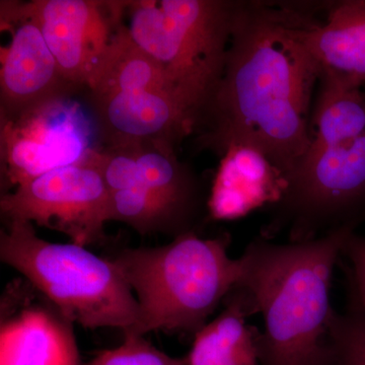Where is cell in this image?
Instances as JSON below:
<instances>
[{
    "mask_svg": "<svg viewBox=\"0 0 365 365\" xmlns=\"http://www.w3.org/2000/svg\"><path fill=\"white\" fill-rule=\"evenodd\" d=\"M316 23L295 9L237 2L225 71L199 124L222 153L244 143L289 179L311 144L309 112L318 67L304 42Z\"/></svg>",
    "mask_w": 365,
    "mask_h": 365,
    "instance_id": "6da1fadb",
    "label": "cell"
},
{
    "mask_svg": "<svg viewBox=\"0 0 365 365\" xmlns=\"http://www.w3.org/2000/svg\"><path fill=\"white\" fill-rule=\"evenodd\" d=\"M354 225L309 241L275 244L262 237L240 257L235 289L261 314L260 365H332L329 321L336 263Z\"/></svg>",
    "mask_w": 365,
    "mask_h": 365,
    "instance_id": "7a4b0ae2",
    "label": "cell"
},
{
    "mask_svg": "<svg viewBox=\"0 0 365 365\" xmlns=\"http://www.w3.org/2000/svg\"><path fill=\"white\" fill-rule=\"evenodd\" d=\"M230 239L182 232L165 246L126 249L112 259L139 306L138 321L124 334L198 332L241 278L240 258L227 253Z\"/></svg>",
    "mask_w": 365,
    "mask_h": 365,
    "instance_id": "3957f363",
    "label": "cell"
},
{
    "mask_svg": "<svg viewBox=\"0 0 365 365\" xmlns=\"http://www.w3.org/2000/svg\"><path fill=\"white\" fill-rule=\"evenodd\" d=\"M0 259L71 323L127 332L138 321V302L116 264L86 247L46 241L33 223L11 220L0 234Z\"/></svg>",
    "mask_w": 365,
    "mask_h": 365,
    "instance_id": "277c9868",
    "label": "cell"
},
{
    "mask_svg": "<svg viewBox=\"0 0 365 365\" xmlns=\"http://www.w3.org/2000/svg\"><path fill=\"white\" fill-rule=\"evenodd\" d=\"M237 2L128 1L134 43L160 66L199 125L225 71Z\"/></svg>",
    "mask_w": 365,
    "mask_h": 365,
    "instance_id": "5b68a950",
    "label": "cell"
},
{
    "mask_svg": "<svg viewBox=\"0 0 365 365\" xmlns=\"http://www.w3.org/2000/svg\"><path fill=\"white\" fill-rule=\"evenodd\" d=\"M86 93L103 148H176L196 127L160 66L134 43L125 26Z\"/></svg>",
    "mask_w": 365,
    "mask_h": 365,
    "instance_id": "8992f818",
    "label": "cell"
},
{
    "mask_svg": "<svg viewBox=\"0 0 365 365\" xmlns=\"http://www.w3.org/2000/svg\"><path fill=\"white\" fill-rule=\"evenodd\" d=\"M282 202L294 213L292 242L321 237L365 218V134L309 150L290 175Z\"/></svg>",
    "mask_w": 365,
    "mask_h": 365,
    "instance_id": "52a82bcc",
    "label": "cell"
},
{
    "mask_svg": "<svg viewBox=\"0 0 365 365\" xmlns=\"http://www.w3.org/2000/svg\"><path fill=\"white\" fill-rule=\"evenodd\" d=\"M98 148L81 162L50 170L6 192L0 210L6 222L37 223L83 247L100 241L105 223L110 222V201L96 155Z\"/></svg>",
    "mask_w": 365,
    "mask_h": 365,
    "instance_id": "ba28073f",
    "label": "cell"
},
{
    "mask_svg": "<svg viewBox=\"0 0 365 365\" xmlns=\"http://www.w3.org/2000/svg\"><path fill=\"white\" fill-rule=\"evenodd\" d=\"M128 1L34 0L18 2L39 26L64 78L79 91L95 83L123 26Z\"/></svg>",
    "mask_w": 365,
    "mask_h": 365,
    "instance_id": "9c48e42d",
    "label": "cell"
},
{
    "mask_svg": "<svg viewBox=\"0 0 365 365\" xmlns=\"http://www.w3.org/2000/svg\"><path fill=\"white\" fill-rule=\"evenodd\" d=\"M95 131V121L72 98L0 124L2 179L16 188L50 170L81 162L98 148L91 143Z\"/></svg>",
    "mask_w": 365,
    "mask_h": 365,
    "instance_id": "30bf717a",
    "label": "cell"
},
{
    "mask_svg": "<svg viewBox=\"0 0 365 365\" xmlns=\"http://www.w3.org/2000/svg\"><path fill=\"white\" fill-rule=\"evenodd\" d=\"M1 30L11 32L1 48L0 124L79 93L62 74L39 26L26 16L16 1H1Z\"/></svg>",
    "mask_w": 365,
    "mask_h": 365,
    "instance_id": "8fae6325",
    "label": "cell"
},
{
    "mask_svg": "<svg viewBox=\"0 0 365 365\" xmlns=\"http://www.w3.org/2000/svg\"><path fill=\"white\" fill-rule=\"evenodd\" d=\"M289 182L265 153L244 143L230 144L211 191L209 210L215 220H237L267 204L281 203Z\"/></svg>",
    "mask_w": 365,
    "mask_h": 365,
    "instance_id": "7c38bea8",
    "label": "cell"
},
{
    "mask_svg": "<svg viewBox=\"0 0 365 365\" xmlns=\"http://www.w3.org/2000/svg\"><path fill=\"white\" fill-rule=\"evenodd\" d=\"M304 42L322 83L360 90L365 83V0L332 6L325 23L304 31Z\"/></svg>",
    "mask_w": 365,
    "mask_h": 365,
    "instance_id": "4fadbf2b",
    "label": "cell"
},
{
    "mask_svg": "<svg viewBox=\"0 0 365 365\" xmlns=\"http://www.w3.org/2000/svg\"><path fill=\"white\" fill-rule=\"evenodd\" d=\"M96 155L109 192L110 220L126 223L141 235L189 232L186 220L139 178L126 148L101 146Z\"/></svg>",
    "mask_w": 365,
    "mask_h": 365,
    "instance_id": "5bb4252c",
    "label": "cell"
},
{
    "mask_svg": "<svg viewBox=\"0 0 365 365\" xmlns=\"http://www.w3.org/2000/svg\"><path fill=\"white\" fill-rule=\"evenodd\" d=\"M69 323L41 309L23 312L2 327L0 365H81Z\"/></svg>",
    "mask_w": 365,
    "mask_h": 365,
    "instance_id": "9a60e30c",
    "label": "cell"
},
{
    "mask_svg": "<svg viewBox=\"0 0 365 365\" xmlns=\"http://www.w3.org/2000/svg\"><path fill=\"white\" fill-rule=\"evenodd\" d=\"M225 309L195 334L187 365H260V331L247 324L252 316L245 295L234 289Z\"/></svg>",
    "mask_w": 365,
    "mask_h": 365,
    "instance_id": "2e32d148",
    "label": "cell"
},
{
    "mask_svg": "<svg viewBox=\"0 0 365 365\" xmlns=\"http://www.w3.org/2000/svg\"><path fill=\"white\" fill-rule=\"evenodd\" d=\"M364 134L365 95L361 90L322 83L309 129V150L327 148Z\"/></svg>",
    "mask_w": 365,
    "mask_h": 365,
    "instance_id": "e0dca14e",
    "label": "cell"
},
{
    "mask_svg": "<svg viewBox=\"0 0 365 365\" xmlns=\"http://www.w3.org/2000/svg\"><path fill=\"white\" fill-rule=\"evenodd\" d=\"M332 365H365V313L334 309L329 321Z\"/></svg>",
    "mask_w": 365,
    "mask_h": 365,
    "instance_id": "ac0fdd59",
    "label": "cell"
},
{
    "mask_svg": "<svg viewBox=\"0 0 365 365\" xmlns=\"http://www.w3.org/2000/svg\"><path fill=\"white\" fill-rule=\"evenodd\" d=\"M81 365H187L186 360L165 354L144 339L143 336L125 334L124 342L106 350Z\"/></svg>",
    "mask_w": 365,
    "mask_h": 365,
    "instance_id": "d6986e66",
    "label": "cell"
},
{
    "mask_svg": "<svg viewBox=\"0 0 365 365\" xmlns=\"http://www.w3.org/2000/svg\"><path fill=\"white\" fill-rule=\"evenodd\" d=\"M342 256L348 261L346 311L365 313V237L352 232L343 247Z\"/></svg>",
    "mask_w": 365,
    "mask_h": 365,
    "instance_id": "ffe728a7",
    "label": "cell"
}]
</instances>
